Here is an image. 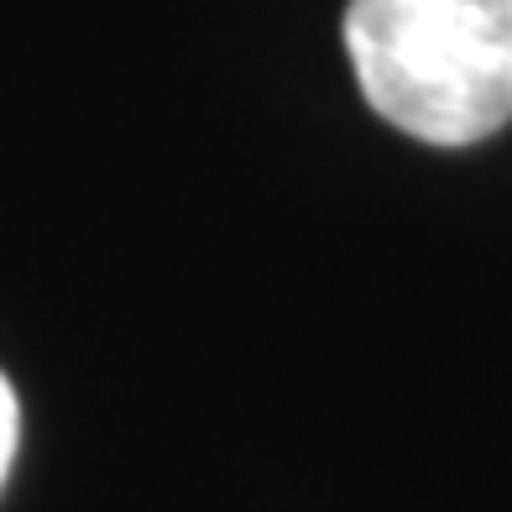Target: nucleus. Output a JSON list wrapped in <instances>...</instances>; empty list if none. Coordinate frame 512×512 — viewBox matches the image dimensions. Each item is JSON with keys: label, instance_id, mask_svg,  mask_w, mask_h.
Returning a JSON list of instances; mask_svg holds the SVG:
<instances>
[{"label": "nucleus", "instance_id": "nucleus-2", "mask_svg": "<svg viewBox=\"0 0 512 512\" xmlns=\"http://www.w3.org/2000/svg\"><path fill=\"white\" fill-rule=\"evenodd\" d=\"M16 434H21V408H16L11 382L0 377V481H6L11 460H16Z\"/></svg>", "mask_w": 512, "mask_h": 512}, {"label": "nucleus", "instance_id": "nucleus-1", "mask_svg": "<svg viewBox=\"0 0 512 512\" xmlns=\"http://www.w3.org/2000/svg\"><path fill=\"white\" fill-rule=\"evenodd\" d=\"M345 53L413 142L471 147L512 121V0H351Z\"/></svg>", "mask_w": 512, "mask_h": 512}]
</instances>
